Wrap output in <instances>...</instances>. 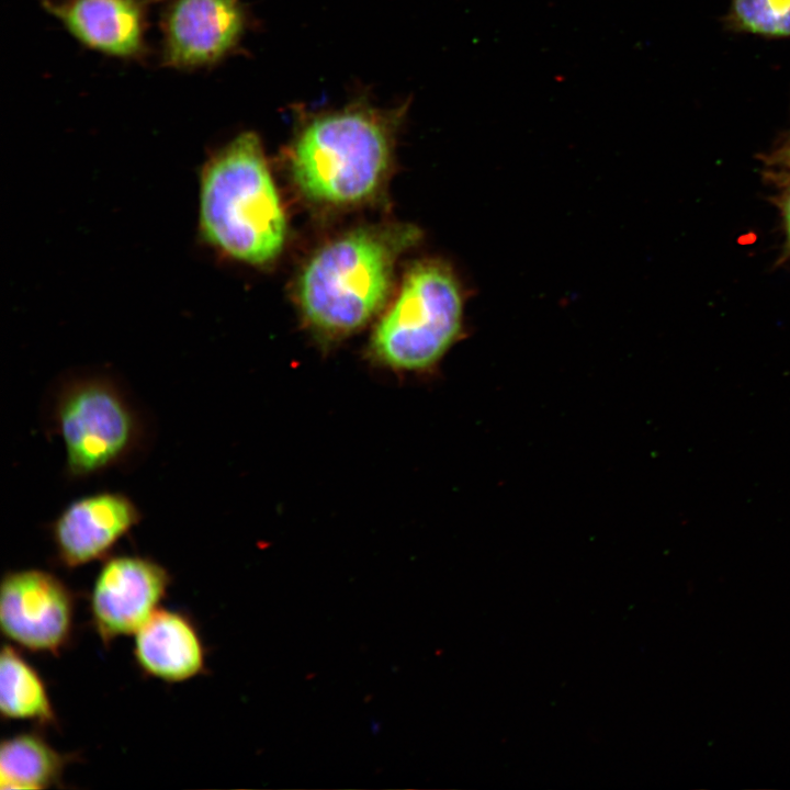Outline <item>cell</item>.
I'll return each mask as SVG.
<instances>
[{
    "mask_svg": "<svg viewBox=\"0 0 790 790\" xmlns=\"http://www.w3.org/2000/svg\"><path fill=\"white\" fill-rule=\"evenodd\" d=\"M42 414L46 430L64 448V474L70 482L137 465L154 438L149 415L131 388L103 369L56 377Z\"/></svg>",
    "mask_w": 790,
    "mask_h": 790,
    "instance_id": "obj_1",
    "label": "cell"
},
{
    "mask_svg": "<svg viewBox=\"0 0 790 790\" xmlns=\"http://www.w3.org/2000/svg\"><path fill=\"white\" fill-rule=\"evenodd\" d=\"M199 229L213 248L245 263H267L281 251L285 216L253 132L240 133L203 165Z\"/></svg>",
    "mask_w": 790,
    "mask_h": 790,
    "instance_id": "obj_2",
    "label": "cell"
},
{
    "mask_svg": "<svg viewBox=\"0 0 790 790\" xmlns=\"http://www.w3.org/2000/svg\"><path fill=\"white\" fill-rule=\"evenodd\" d=\"M415 238L411 228H369L321 248L298 283L307 321L329 336H343L365 325L390 292L396 258Z\"/></svg>",
    "mask_w": 790,
    "mask_h": 790,
    "instance_id": "obj_3",
    "label": "cell"
},
{
    "mask_svg": "<svg viewBox=\"0 0 790 790\" xmlns=\"http://www.w3.org/2000/svg\"><path fill=\"white\" fill-rule=\"evenodd\" d=\"M392 116L358 103L309 120L292 147V173L301 191L338 205L374 194L391 158Z\"/></svg>",
    "mask_w": 790,
    "mask_h": 790,
    "instance_id": "obj_4",
    "label": "cell"
},
{
    "mask_svg": "<svg viewBox=\"0 0 790 790\" xmlns=\"http://www.w3.org/2000/svg\"><path fill=\"white\" fill-rule=\"evenodd\" d=\"M464 303L462 284L447 263L414 266L373 334V356L394 370L435 366L462 334Z\"/></svg>",
    "mask_w": 790,
    "mask_h": 790,
    "instance_id": "obj_5",
    "label": "cell"
},
{
    "mask_svg": "<svg viewBox=\"0 0 790 790\" xmlns=\"http://www.w3.org/2000/svg\"><path fill=\"white\" fill-rule=\"evenodd\" d=\"M75 597L55 574L41 568L8 571L0 585V628L16 646L57 655L72 635Z\"/></svg>",
    "mask_w": 790,
    "mask_h": 790,
    "instance_id": "obj_6",
    "label": "cell"
},
{
    "mask_svg": "<svg viewBox=\"0 0 790 790\" xmlns=\"http://www.w3.org/2000/svg\"><path fill=\"white\" fill-rule=\"evenodd\" d=\"M171 584L169 571L149 556L115 554L103 560L89 597L91 622L105 643L135 634L159 609Z\"/></svg>",
    "mask_w": 790,
    "mask_h": 790,
    "instance_id": "obj_7",
    "label": "cell"
},
{
    "mask_svg": "<svg viewBox=\"0 0 790 790\" xmlns=\"http://www.w3.org/2000/svg\"><path fill=\"white\" fill-rule=\"evenodd\" d=\"M246 30L240 0H168L160 16V60L177 70H196L223 60Z\"/></svg>",
    "mask_w": 790,
    "mask_h": 790,
    "instance_id": "obj_8",
    "label": "cell"
},
{
    "mask_svg": "<svg viewBox=\"0 0 790 790\" xmlns=\"http://www.w3.org/2000/svg\"><path fill=\"white\" fill-rule=\"evenodd\" d=\"M142 519V510L127 494L104 489L68 503L47 530L58 563L76 568L106 558Z\"/></svg>",
    "mask_w": 790,
    "mask_h": 790,
    "instance_id": "obj_9",
    "label": "cell"
},
{
    "mask_svg": "<svg viewBox=\"0 0 790 790\" xmlns=\"http://www.w3.org/2000/svg\"><path fill=\"white\" fill-rule=\"evenodd\" d=\"M81 45L120 59L147 53V7L153 0H40Z\"/></svg>",
    "mask_w": 790,
    "mask_h": 790,
    "instance_id": "obj_10",
    "label": "cell"
},
{
    "mask_svg": "<svg viewBox=\"0 0 790 790\" xmlns=\"http://www.w3.org/2000/svg\"><path fill=\"white\" fill-rule=\"evenodd\" d=\"M133 654L147 676L181 682L201 675L206 666L202 637L184 613L159 608L135 632Z\"/></svg>",
    "mask_w": 790,
    "mask_h": 790,
    "instance_id": "obj_11",
    "label": "cell"
},
{
    "mask_svg": "<svg viewBox=\"0 0 790 790\" xmlns=\"http://www.w3.org/2000/svg\"><path fill=\"white\" fill-rule=\"evenodd\" d=\"M70 757L37 732H21L0 745V788L47 789L61 781Z\"/></svg>",
    "mask_w": 790,
    "mask_h": 790,
    "instance_id": "obj_12",
    "label": "cell"
},
{
    "mask_svg": "<svg viewBox=\"0 0 790 790\" xmlns=\"http://www.w3.org/2000/svg\"><path fill=\"white\" fill-rule=\"evenodd\" d=\"M0 712L3 719L55 725L57 718L36 668L12 644L0 655Z\"/></svg>",
    "mask_w": 790,
    "mask_h": 790,
    "instance_id": "obj_13",
    "label": "cell"
},
{
    "mask_svg": "<svg viewBox=\"0 0 790 790\" xmlns=\"http://www.w3.org/2000/svg\"><path fill=\"white\" fill-rule=\"evenodd\" d=\"M727 23L738 32L790 37V0H731Z\"/></svg>",
    "mask_w": 790,
    "mask_h": 790,
    "instance_id": "obj_14",
    "label": "cell"
},
{
    "mask_svg": "<svg viewBox=\"0 0 790 790\" xmlns=\"http://www.w3.org/2000/svg\"><path fill=\"white\" fill-rule=\"evenodd\" d=\"M778 205L783 219L786 232L785 256H790V182L778 198Z\"/></svg>",
    "mask_w": 790,
    "mask_h": 790,
    "instance_id": "obj_15",
    "label": "cell"
},
{
    "mask_svg": "<svg viewBox=\"0 0 790 790\" xmlns=\"http://www.w3.org/2000/svg\"><path fill=\"white\" fill-rule=\"evenodd\" d=\"M766 159L790 171V136Z\"/></svg>",
    "mask_w": 790,
    "mask_h": 790,
    "instance_id": "obj_16",
    "label": "cell"
},
{
    "mask_svg": "<svg viewBox=\"0 0 790 790\" xmlns=\"http://www.w3.org/2000/svg\"><path fill=\"white\" fill-rule=\"evenodd\" d=\"M153 1H161V0H153Z\"/></svg>",
    "mask_w": 790,
    "mask_h": 790,
    "instance_id": "obj_17",
    "label": "cell"
}]
</instances>
